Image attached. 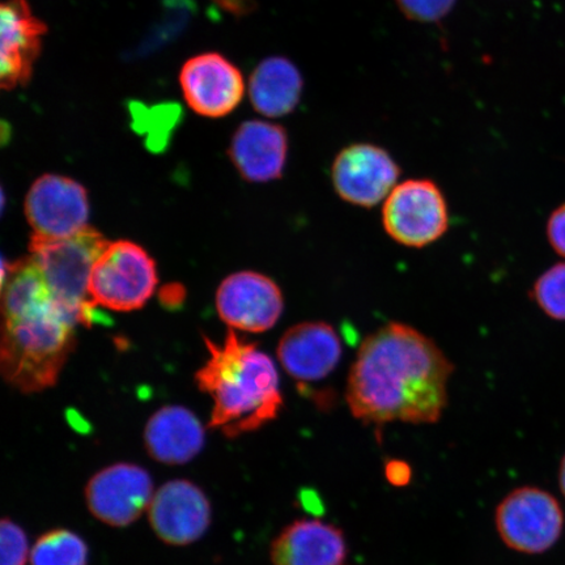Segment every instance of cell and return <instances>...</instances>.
<instances>
[{
    "mask_svg": "<svg viewBox=\"0 0 565 565\" xmlns=\"http://www.w3.org/2000/svg\"><path fill=\"white\" fill-rule=\"evenodd\" d=\"M158 286L154 260L131 242L109 243L92 270L89 298L95 306L116 312L143 308Z\"/></svg>",
    "mask_w": 565,
    "mask_h": 565,
    "instance_id": "cell-5",
    "label": "cell"
},
{
    "mask_svg": "<svg viewBox=\"0 0 565 565\" xmlns=\"http://www.w3.org/2000/svg\"><path fill=\"white\" fill-rule=\"evenodd\" d=\"M288 136L281 126L266 121L244 122L231 143V160L250 182L279 180L288 159Z\"/></svg>",
    "mask_w": 565,
    "mask_h": 565,
    "instance_id": "cell-17",
    "label": "cell"
},
{
    "mask_svg": "<svg viewBox=\"0 0 565 565\" xmlns=\"http://www.w3.org/2000/svg\"><path fill=\"white\" fill-rule=\"evenodd\" d=\"M349 545L341 529L320 519H299L271 542L273 565H343Z\"/></svg>",
    "mask_w": 565,
    "mask_h": 565,
    "instance_id": "cell-16",
    "label": "cell"
},
{
    "mask_svg": "<svg viewBox=\"0 0 565 565\" xmlns=\"http://www.w3.org/2000/svg\"><path fill=\"white\" fill-rule=\"evenodd\" d=\"M145 441L148 455L166 465L192 461L204 447V429L190 409L168 406L148 420Z\"/></svg>",
    "mask_w": 565,
    "mask_h": 565,
    "instance_id": "cell-18",
    "label": "cell"
},
{
    "mask_svg": "<svg viewBox=\"0 0 565 565\" xmlns=\"http://www.w3.org/2000/svg\"><path fill=\"white\" fill-rule=\"evenodd\" d=\"M47 32L26 0H6L0 9V84L6 90L25 86Z\"/></svg>",
    "mask_w": 565,
    "mask_h": 565,
    "instance_id": "cell-14",
    "label": "cell"
},
{
    "mask_svg": "<svg viewBox=\"0 0 565 565\" xmlns=\"http://www.w3.org/2000/svg\"><path fill=\"white\" fill-rule=\"evenodd\" d=\"M25 216L34 237H73L88 227L87 190L65 175H42L26 194Z\"/></svg>",
    "mask_w": 565,
    "mask_h": 565,
    "instance_id": "cell-9",
    "label": "cell"
},
{
    "mask_svg": "<svg viewBox=\"0 0 565 565\" xmlns=\"http://www.w3.org/2000/svg\"><path fill=\"white\" fill-rule=\"evenodd\" d=\"M216 309L231 328L264 333L277 324L285 299L277 282L254 271L230 275L216 294Z\"/></svg>",
    "mask_w": 565,
    "mask_h": 565,
    "instance_id": "cell-11",
    "label": "cell"
},
{
    "mask_svg": "<svg viewBox=\"0 0 565 565\" xmlns=\"http://www.w3.org/2000/svg\"><path fill=\"white\" fill-rule=\"evenodd\" d=\"M75 318L55 300L3 318L0 365L23 393L53 387L75 348Z\"/></svg>",
    "mask_w": 565,
    "mask_h": 565,
    "instance_id": "cell-3",
    "label": "cell"
},
{
    "mask_svg": "<svg viewBox=\"0 0 565 565\" xmlns=\"http://www.w3.org/2000/svg\"><path fill=\"white\" fill-rule=\"evenodd\" d=\"M500 540L515 553L540 555L559 542L564 512L559 501L539 487H520L500 501L494 512Z\"/></svg>",
    "mask_w": 565,
    "mask_h": 565,
    "instance_id": "cell-6",
    "label": "cell"
},
{
    "mask_svg": "<svg viewBox=\"0 0 565 565\" xmlns=\"http://www.w3.org/2000/svg\"><path fill=\"white\" fill-rule=\"evenodd\" d=\"M86 541L68 529H52L41 534L31 550V565H88Z\"/></svg>",
    "mask_w": 565,
    "mask_h": 565,
    "instance_id": "cell-20",
    "label": "cell"
},
{
    "mask_svg": "<svg viewBox=\"0 0 565 565\" xmlns=\"http://www.w3.org/2000/svg\"><path fill=\"white\" fill-rule=\"evenodd\" d=\"M401 167L385 148L355 143L339 151L331 166V181L341 200L372 209L385 202L398 185Z\"/></svg>",
    "mask_w": 565,
    "mask_h": 565,
    "instance_id": "cell-8",
    "label": "cell"
},
{
    "mask_svg": "<svg viewBox=\"0 0 565 565\" xmlns=\"http://www.w3.org/2000/svg\"><path fill=\"white\" fill-rule=\"evenodd\" d=\"M559 487H561L563 497L565 498V455L562 459V463H561V468H559Z\"/></svg>",
    "mask_w": 565,
    "mask_h": 565,
    "instance_id": "cell-27",
    "label": "cell"
},
{
    "mask_svg": "<svg viewBox=\"0 0 565 565\" xmlns=\"http://www.w3.org/2000/svg\"><path fill=\"white\" fill-rule=\"evenodd\" d=\"M179 286L166 287L164 291L161 292L162 301H164V303H168V306H171L172 298H174L177 302H181L185 294L179 292Z\"/></svg>",
    "mask_w": 565,
    "mask_h": 565,
    "instance_id": "cell-26",
    "label": "cell"
},
{
    "mask_svg": "<svg viewBox=\"0 0 565 565\" xmlns=\"http://www.w3.org/2000/svg\"><path fill=\"white\" fill-rule=\"evenodd\" d=\"M302 89L300 70L285 56H270L260 62L250 77L254 109L270 118L291 115L301 100Z\"/></svg>",
    "mask_w": 565,
    "mask_h": 565,
    "instance_id": "cell-19",
    "label": "cell"
},
{
    "mask_svg": "<svg viewBox=\"0 0 565 565\" xmlns=\"http://www.w3.org/2000/svg\"><path fill=\"white\" fill-rule=\"evenodd\" d=\"M0 565H26L28 557H31L30 542L24 529L11 519H4L0 524Z\"/></svg>",
    "mask_w": 565,
    "mask_h": 565,
    "instance_id": "cell-22",
    "label": "cell"
},
{
    "mask_svg": "<svg viewBox=\"0 0 565 565\" xmlns=\"http://www.w3.org/2000/svg\"><path fill=\"white\" fill-rule=\"evenodd\" d=\"M455 366L433 339L401 322L365 338L351 366L345 401L365 426L434 424L448 405Z\"/></svg>",
    "mask_w": 565,
    "mask_h": 565,
    "instance_id": "cell-1",
    "label": "cell"
},
{
    "mask_svg": "<svg viewBox=\"0 0 565 565\" xmlns=\"http://www.w3.org/2000/svg\"><path fill=\"white\" fill-rule=\"evenodd\" d=\"M404 15L416 23H437L455 9L457 0H395Z\"/></svg>",
    "mask_w": 565,
    "mask_h": 565,
    "instance_id": "cell-23",
    "label": "cell"
},
{
    "mask_svg": "<svg viewBox=\"0 0 565 565\" xmlns=\"http://www.w3.org/2000/svg\"><path fill=\"white\" fill-rule=\"evenodd\" d=\"M532 296L543 313L553 320L565 321V264L543 273L534 282Z\"/></svg>",
    "mask_w": 565,
    "mask_h": 565,
    "instance_id": "cell-21",
    "label": "cell"
},
{
    "mask_svg": "<svg viewBox=\"0 0 565 565\" xmlns=\"http://www.w3.org/2000/svg\"><path fill=\"white\" fill-rule=\"evenodd\" d=\"M153 482L146 469L134 463H116L98 471L86 487L92 515L105 525L126 527L150 510Z\"/></svg>",
    "mask_w": 565,
    "mask_h": 565,
    "instance_id": "cell-10",
    "label": "cell"
},
{
    "mask_svg": "<svg viewBox=\"0 0 565 565\" xmlns=\"http://www.w3.org/2000/svg\"><path fill=\"white\" fill-rule=\"evenodd\" d=\"M384 475L388 483L394 487H405L412 482L413 469L402 459H388L385 463Z\"/></svg>",
    "mask_w": 565,
    "mask_h": 565,
    "instance_id": "cell-25",
    "label": "cell"
},
{
    "mask_svg": "<svg viewBox=\"0 0 565 565\" xmlns=\"http://www.w3.org/2000/svg\"><path fill=\"white\" fill-rule=\"evenodd\" d=\"M546 232L550 245L565 258V203L550 215Z\"/></svg>",
    "mask_w": 565,
    "mask_h": 565,
    "instance_id": "cell-24",
    "label": "cell"
},
{
    "mask_svg": "<svg viewBox=\"0 0 565 565\" xmlns=\"http://www.w3.org/2000/svg\"><path fill=\"white\" fill-rule=\"evenodd\" d=\"M108 245L102 233L90 227L73 237L31 239V258L44 275L54 300L77 323L87 327L96 307L88 292L90 274Z\"/></svg>",
    "mask_w": 565,
    "mask_h": 565,
    "instance_id": "cell-4",
    "label": "cell"
},
{
    "mask_svg": "<svg viewBox=\"0 0 565 565\" xmlns=\"http://www.w3.org/2000/svg\"><path fill=\"white\" fill-rule=\"evenodd\" d=\"M342 342L330 323L315 321L288 329L278 344L279 362L300 384L330 376L342 359Z\"/></svg>",
    "mask_w": 565,
    "mask_h": 565,
    "instance_id": "cell-15",
    "label": "cell"
},
{
    "mask_svg": "<svg viewBox=\"0 0 565 565\" xmlns=\"http://www.w3.org/2000/svg\"><path fill=\"white\" fill-rule=\"evenodd\" d=\"M147 513L154 534L171 546H188L201 540L212 514L206 493L183 479L162 484Z\"/></svg>",
    "mask_w": 565,
    "mask_h": 565,
    "instance_id": "cell-13",
    "label": "cell"
},
{
    "mask_svg": "<svg viewBox=\"0 0 565 565\" xmlns=\"http://www.w3.org/2000/svg\"><path fill=\"white\" fill-rule=\"evenodd\" d=\"M180 84L190 108L209 118L230 115L245 94L242 71L217 53L190 58L181 68Z\"/></svg>",
    "mask_w": 565,
    "mask_h": 565,
    "instance_id": "cell-12",
    "label": "cell"
},
{
    "mask_svg": "<svg viewBox=\"0 0 565 565\" xmlns=\"http://www.w3.org/2000/svg\"><path fill=\"white\" fill-rule=\"evenodd\" d=\"M209 360L195 374L198 387L214 401L210 428L235 439L278 418L282 407L279 374L257 343L230 330L223 344L204 337Z\"/></svg>",
    "mask_w": 565,
    "mask_h": 565,
    "instance_id": "cell-2",
    "label": "cell"
},
{
    "mask_svg": "<svg viewBox=\"0 0 565 565\" xmlns=\"http://www.w3.org/2000/svg\"><path fill=\"white\" fill-rule=\"evenodd\" d=\"M383 225L401 245L420 249L434 244L449 228L447 198L433 180L401 182L384 202Z\"/></svg>",
    "mask_w": 565,
    "mask_h": 565,
    "instance_id": "cell-7",
    "label": "cell"
}]
</instances>
